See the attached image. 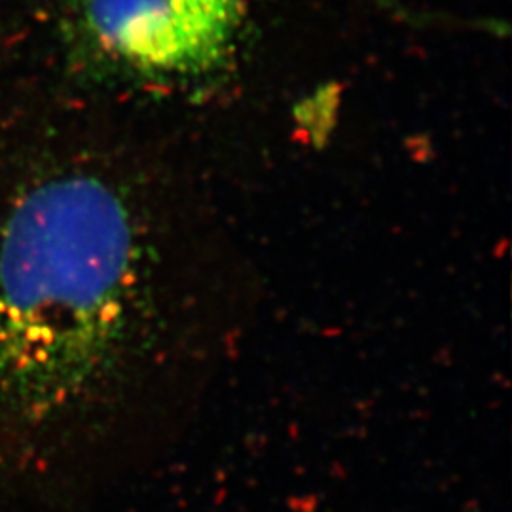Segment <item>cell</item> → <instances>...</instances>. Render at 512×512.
I'll use <instances>...</instances> for the list:
<instances>
[{
    "mask_svg": "<svg viewBox=\"0 0 512 512\" xmlns=\"http://www.w3.org/2000/svg\"><path fill=\"white\" fill-rule=\"evenodd\" d=\"M192 253L92 173L23 192L0 217V423L48 425L173 370L198 329Z\"/></svg>",
    "mask_w": 512,
    "mask_h": 512,
    "instance_id": "cell-1",
    "label": "cell"
},
{
    "mask_svg": "<svg viewBox=\"0 0 512 512\" xmlns=\"http://www.w3.org/2000/svg\"><path fill=\"white\" fill-rule=\"evenodd\" d=\"M245 12L247 0H76V27L112 71L173 82L219 71Z\"/></svg>",
    "mask_w": 512,
    "mask_h": 512,
    "instance_id": "cell-2",
    "label": "cell"
},
{
    "mask_svg": "<svg viewBox=\"0 0 512 512\" xmlns=\"http://www.w3.org/2000/svg\"><path fill=\"white\" fill-rule=\"evenodd\" d=\"M378 8L387 10L391 16H399L403 12V2L401 0H372Z\"/></svg>",
    "mask_w": 512,
    "mask_h": 512,
    "instance_id": "cell-3",
    "label": "cell"
}]
</instances>
